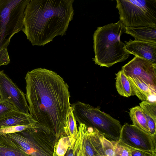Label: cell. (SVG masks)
<instances>
[{"label": "cell", "instance_id": "cell-1", "mask_svg": "<svg viewBox=\"0 0 156 156\" xmlns=\"http://www.w3.org/2000/svg\"><path fill=\"white\" fill-rule=\"evenodd\" d=\"M29 113L37 123L49 129L57 141L68 136L67 116L71 107L69 86L55 72L38 68L25 77Z\"/></svg>", "mask_w": 156, "mask_h": 156}, {"label": "cell", "instance_id": "cell-2", "mask_svg": "<svg viewBox=\"0 0 156 156\" xmlns=\"http://www.w3.org/2000/svg\"><path fill=\"white\" fill-rule=\"evenodd\" d=\"M74 0H30L22 31L33 45L42 46L66 34L74 14Z\"/></svg>", "mask_w": 156, "mask_h": 156}, {"label": "cell", "instance_id": "cell-3", "mask_svg": "<svg viewBox=\"0 0 156 156\" xmlns=\"http://www.w3.org/2000/svg\"><path fill=\"white\" fill-rule=\"evenodd\" d=\"M126 29L120 20L97 28L93 35L95 55L93 60L96 64L109 68L128 58L130 54L125 49V44L120 40Z\"/></svg>", "mask_w": 156, "mask_h": 156}, {"label": "cell", "instance_id": "cell-4", "mask_svg": "<svg viewBox=\"0 0 156 156\" xmlns=\"http://www.w3.org/2000/svg\"><path fill=\"white\" fill-rule=\"evenodd\" d=\"M30 0H0V66L10 62L7 47L16 34L23 29L25 9Z\"/></svg>", "mask_w": 156, "mask_h": 156}, {"label": "cell", "instance_id": "cell-5", "mask_svg": "<svg viewBox=\"0 0 156 156\" xmlns=\"http://www.w3.org/2000/svg\"><path fill=\"white\" fill-rule=\"evenodd\" d=\"M76 120L96 129L109 140L118 142L122 126L118 120L101 111L98 107L78 101L71 105Z\"/></svg>", "mask_w": 156, "mask_h": 156}, {"label": "cell", "instance_id": "cell-6", "mask_svg": "<svg viewBox=\"0 0 156 156\" xmlns=\"http://www.w3.org/2000/svg\"><path fill=\"white\" fill-rule=\"evenodd\" d=\"M6 136L31 156H52L56 141L47 127L36 123L33 127Z\"/></svg>", "mask_w": 156, "mask_h": 156}, {"label": "cell", "instance_id": "cell-7", "mask_svg": "<svg viewBox=\"0 0 156 156\" xmlns=\"http://www.w3.org/2000/svg\"><path fill=\"white\" fill-rule=\"evenodd\" d=\"M120 20L126 27L156 25V0H117Z\"/></svg>", "mask_w": 156, "mask_h": 156}, {"label": "cell", "instance_id": "cell-8", "mask_svg": "<svg viewBox=\"0 0 156 156\" xmlns=\"http://www.w3.org/2000/svg\"><path fill=\"white\" fill-rule=\"evenodd\" d=\"M74 146L76 156H105L100 139L101 133L95 129L79 124Z\"/></svg>", "mask_w": 156, "mask_h": 156}, {"label": "cell", "instance_id": "cell-9", "mask_svg": "<svg viewBox=\"0 0 156 156\" xmlns=\"http://www.w3.org/2000/svg\"><path fill=\"white\" fill-rule=\"evenodd\" d=\"M156 136L127 123L122 126L118 142L135 149L156 151Z\"/></svg>", "mask_w": 156, "mask_h": 156}, {"label": "cell", "instance_id": "cell-10", "mask_svg": "<svg viewBox=\"0 0 156 156\" xmlns=\"http://www.w3.org/2000/svg\"><path fill=\"white\" fill-rule=\"evenodd\" d=\"M0 101L9 102L17 110L30 114L25 94L3 70L0 71Z\"/></svg>", "mask_w": 156, "mask_h": 156}, {"label": "cell", "instance_id": "cell-11", "mask_svg": "<svg viewBox=\"0 0 156 156\" xmlns=\"http://www.w3.org/2000/svg\"><path fill=\"white\" fill-rule=\"evenodd\" d=\"M121 70L127 76L137 77L156 90V64L135 56Z\"/></svg>", "mask_w": 156, "mask_h": 156}, {"label": "cell", "instance_id": "cell-12", "mask_svg": "<svg viewBox=\"0 0 156 156\" xmlns=\"http://www.w3.org/2000/svg\"><path fill=\"white\" fill-rule=\"evenodd\" d=\"M125 42V49L130 54L156 64V43L135 40Z\"/></svg>", "mask_w": 156, "mask_h": 156}, {"label": "cell", "instance_id": "cell-13", "mask_svg": "<svg viewBox=\"0 0 156 156\" xmlns=\"http://www.w3.org/2000/svg\"><path fill=\"white\" fill-rule=\"evenodd\" d=\"M130 82L133 95L143 101L156 102V90L139 78L127 76Z\"/></svg>", "mask_w": 156, "mask_h": 156}, {"label": "cell", "instance_id": "cell-14", "mask_svg": "<svg viewBox=\"0 0 156 156\" xmlns=\"http://www.w3.org/2000/svg\"><path fill=\"white\" fill-rule=\"evenodd\" d=\"M36 123L30 114L15 110L0 119V129L18 125L34 124Z\"/></svg>", "mask_w": 156, "mask_h": 156}, {"label": "cell", "instance_id": "cell-15", "mask_svg": "<svg viewBox=\"0 0 156 156\" xmlns=\"http://www.w3.org/2000/svg\"><path fill=\"white\" fill-rule=\"evenodd\" d=\"M156 25L137 27H126L125 33L135 40L156 43Z\"/></svg>", "mask_w": 156, "mask_h": 156}, {"label": "cell", "instance_id": "cell-16", "mask_svg": "<svg viewBox=\"0 0 156 156\" xmlns=\"http://www.w3.org/2000/svg\"><path fill=\"white\" fill-rule=\"evenodd\" d=\"M0 156H31L6 135L0 134Z\"/></svg>", "mask_w": 156, "mask_h": 156}, {"label": "cell", "instance_id": "cell-17", "mask_svg": "<svg viewBox=\"0 0 156 156\" xmlns=\"http://www.w3.org/2000/svg\"><path fill=\"white\" fill-rule=\"evenodd\" d=\"M75 141L70 136H62L56 142L52 156H76Z\"/></svg>", "mask_w": 156, "mask_h": 156}, {"label": "cell", "instance_id": "cell-18", "mask_svg": "<svg viewBox=\"0 0 156 156\" xmlns=\"http://www.w3.org/2000/svg\"><path fill=\"white\" fill-rule=\"evenodd\" d=\"M129 115L133 125L143 131L149 134L145 113L140 106H136L131 108Z\"/></svg>", "mask_w": 156, "mask_h": 156}, {"label": "cell", "instance_id": "cell-19", "mask_svg": "<svg viewBox=\"0 0 156 156\" xmlns=\"http://www.w3.org/2000/svg\"><path fill=\"white\" fill-rule=\"evenodd\" d=\"M115 75V87L118 93L126 97L133 96L130 82L122 70L119 71Z\"/></svg>", "mask_w": 156, "mask_h": 156}, {"label": "cell", "instance_id": "cell-20", "mask_svg": "<svg viewBox=\"0 0 156 156\" xmlns=\"http://www.w3.org/2000/svg\"><path fill=\"white\" fill-rule=\"evenodd\" d=\"M76 122L73 112V108L71 106L70 110L67 116V132L68 136H70L75 141L78 132Z\"/></svg>", "mask_w": 156, "mask_h": 156}, {"label": "cell", "instance_id": "cell-21", "mask_svg": "<svg viewBox=\"0 0 156 156\" xmlns=\"http://www.w3.org/2000/svg\"><path fill=\"white\" fill-rule=\"evenodd\" d=\"M148 116L156 121V102L148 101H142L139 105Z\"/></svg>", "mask_w": 156, "mask_h": 156}, {"label": "cell", "instance_id": "cell-22", "mask_svg": "<svg viewBox=\"0 0 156 156\" xmlns=\"http://www.w3.org/2000/svg\"><path fill=\"white\" fill-rule=\"evenodd\" d=\"M100 139L105 156H115L114 145L112 141L101 134Z\"/></svg>", "mask_w": 156, "mask_h": 156}, {"label": "cell", "instance_id": "cell-23", "mask_svg": "<svg viewBox=\"0 0 156 156\" xmlns=\"http://www.w3.org/2000/svg\"><path fill=\"white\" fill-rule=\"evenodd\" d=\"M35 124L18 125L2 128L0 129V134L6 135L21 131L27 128L33 127Z\"/></svg>", "mask_w": 156, "mask_h": 156}, {"label": "cell", "instance_id": "cell-24", "mask_svg": "<svg viewBox=\"0 0 156 156\" xmlns=\"http://www.w3.org/2000/svg\"><path fill=\"white\" fill-rule=\"evenodd\" d=\"M114 145L115 156H131L130 151L126 147L119 142L112 141Z\"/></svg>", "mask_w": 156, "mask_h": 156}, {"label": "cell", "instance_id": "cell-25", "mask_svg": "<svg viewBox=\"0 0 156 156\" xmlns=\"http://www.w3.org/2000/svg\"><path fill=\"white\" fill-rule=\"evenodd\" d=\"M15 110H16V108L10 103L0 101V119Z\"/></svg>", "mask_w": 156, "mask_h": 156}, {"label": "cell", "instance_id": "cell-26", "mask_svg": "<svg viewBox=\"0 0 156 156\" xmlns=\"http://www.w3.org/2000/svg\"><path fill=\"white\" fill-rule=\"evenodd\" d=\"M123 145L126 147L129 150L131 156H156V151L141 150Z\"/></svg>", "mask_w": 156, "mask_h": 156}, {"label": "cell", "instance_id": "cell-27", "mask_svg": "<svg viewBox=\"0 0 156 156\" xmlns=\"http://www.w3.org/2000/svg\"><path fill=\"white\" fill-rule=\"evenodd\" d=\"M145 113L149 134L153 136H156V121Z\"/></svg>", "mask_w": 156, "mask_h": 156}, {"label": "cell", "instance_id": "cell-28", "mask_svg": "<svg viewBox=\"0 0 156 156\" xmlns=\"http://www.w3.org/2000/svg\"><path fill=\"white\" fill-rule=\"evenodd\" d=\"M94 156H102V155H99V154H97V155H94Z\"/></svg>", "mask_w": 156, "mask_h": 156}, {"label": "cell", "instance_id": "cell-29", "mask_svg": "<svg viewBox=\"0 0 156 156\" xmlns=\"http://www.w3.org/2000/svg\"></svg>", "mask_w": 156, "mask_h": 156}]
</instances>
